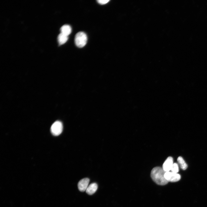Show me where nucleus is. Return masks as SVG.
Returning a JSON list of instances; mask_svg holds the SVG:
<instances>
[{"mask_svg": "<svg viewBox=\"0 0 207 207\" xmlns=\"http://www.w3.org/2000/svg\"><path fill=\"white\" fill-rule=\"evenodd\" d=\"M165 172L162 168L156 167L152 170L151 177L153 180L157 184L161 185H165L168 183L164 177Z\"/></svg>", "mask_w": 207, "mask_h": 207, "instance_id": "f257e3e1", "label": "nucleus"}, {"mask_svg": "<svg viewBox=\"0 0 207 207\" xmlns=\"http://www.w3.org/2000/svg\"><path fill=\"white\" fill-rule=\"evenodd\" d=\"M87 39L86 34L84 32H79L76 34L75 37V45L79 48L83 47L86 44Z\"/></svg>", "mask_w": 207, "mask_h": 207, "instance_id": "f03ea898", "label": "nucleus"}, {"mask_svg": "<svg viewBox=\"0 0 207 207\" xmlns=\"http://www.w3.org/2000/svg\"><path fill=\"white\" fill-rule=\"evenodd\" d=\"M63 125L62 122L59 121L55 122L51 127V131L54 136H58L60 134L63 130Z\"/></svg>", "mask_w": 207, "mask_h": 207, "instance_id": "7ed1b4c3", "label": "nucleus"}, {"mask_svg": "<svg viewBox=\"0 0 207 207\" xmlns=\"http://www.w3.org/2000/svg\"><path fill=\"white\" fill-rule=\"evenodd\" d=\"M164 176L168 182H176L179 181L181 178V175L179 174L170 171L166 172Z\"/></svg>", "mask_w": 207, "mask_h": 207, "instance_id": "20e7f679", "label": "nucleus"}, {"mask_svg": "<svg viewBox=\"0 0 207 207\" xmlns=\"http://www.w3.org/2000/svg\"><path fill=\"white\" fill-rule=\"evenodd\" d=\"M89 182V179L88 178H85L80 180L78 182V187L79 190L83 192L86 191Z\"/></svg>", "mask_w": 207, "mask_h": 207, "instance_id": "39448f33", "label": "nucleus"}, {"mask_svg": "<svg viewBox=\"0 0 207 207\" xmlns=\"http://www.w3.org/2000/svg\"><path fill=\"white\" fill-rule=\"evenodd\" d=\"M173 159L171 156L168 157L163 163L162 168L165 172L171 170L173 164Z\"/></svg>", "mask_w": 207, "mask_h": 207, "instance_id": "423d86ee", "label": "nucleus"}, {"mask_svg": "<svg viewBox=\"0 0 207 207\" xmlns=\"http://www.w3.org/2000/svg\"><path fill=\"white\" fill-rule=\"evenodd\" d=\"M98 186L96 183H91L88 186L86 191V193L89 195H91L94 194L97 191Z\"/></svg>", "mask_w": 207, "mask_h": 207, "instance_id": "0eeeda50", "label": "nucleus"}, {"mask_svg": "<svg viewBox=\"0 0 207 207\" xmlns=\"http://www.w3.org/2000/svg\"><path fill=\"white\" fill-rule=\"evenodd\" d=\"M61 33L68 36L71 32L72 29L70 26L68 25H63L60 28Z\"/></svg>", "mask_w": 207, "mask_h": 207, "instance_id": "6e6552de", "label": "nucleus"}, {"mask_svg": "<svg viewBox=\"0 0 207 207\" xmlns=\"http://www.w3.org/2000/svg\"><path fill=\"white\" fill-rule=\"evenodd\" d=\"M68 39V36L60 33L58 37V41L60 45L64 44Z\"/></svg>", "mask_w": 207, "mask_h": 207, "instance_id": "1a4fd4ad", "label": "nucleus"}, {"mask_svg": "<svg viewBox=\"0 0 207 207\" xmlns=\"http://www.w3.org/2000/svg\"><path fill=\"white\" fill-rule=\"evenodd\" d=\"M177 160L180 164L181 168L182 170H185L187 169V165L182 157H179L177 158Z\"/></svg>", "mask_w": 207, "mask_h": 207, "instance_id": "9d476101", "label": "nucleus"}, {"mask_svg": "<svg viewBox=\"0 0 207 207\" xmlns=\"http://www.w3.org/2000/svg\"><path fill=\"white\" fill-rule=\"evenodd\" d=\"M171 172L175 173H177L179 171L178 164L177 163L173 164L171 169Z\"/></svg>", "mask_w": 207, "mask_h": 207, "instance_id": "9b49d317", "label": "nucleus"}, {"mask_svg": "<svg viewBox=\"0 0 207 207\" xmlns=\"http://www.w3.org/2000/svg\"><path fill=\"white\" fill-rule=\"evenodd\" d=\"M97 2L99 4L101 5H103L107 3L109 1V0H98L97 1Z\"/></svg>", "mask_w": 207, "mask_h": 207, "instance_id": "f8f14e48", "label": "nucleus"}]
</instances>
